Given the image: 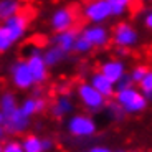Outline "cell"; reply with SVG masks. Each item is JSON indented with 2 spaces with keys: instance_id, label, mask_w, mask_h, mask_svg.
Instances as JSON below:
<instances>
[{
  "instance_id": "cell-1",
  "label": "cell",
  "mask_w": 152,
  "mask_h": 152,
  "mask_svg": "<svg viewBox=\"0 0 152 152\" xmlns=\"http://www.w3.org/2000/svg\"><path fill=\"white\" fill-rule=\"evenodd\" d=\"M30 27V17L25 12L0 22V55L10 51L17 43L25 38Z\"/></svg>"
},
{
  "instance_id": "cell-2",
  "label": "cell",
  "mask_w": 152,
  "mask_h": 152,
  "mask_svg": "<svg viewBox=\"0 0 152 152\" xmlns=\"http://www.w3.org/2000/svg\"><path fill=\"white\" fill-rule=\"evenodd\" d=\"M114 101L122 106V109L126 111V114H141L147 109L149 99L142 94V91L139 89V86H131L126 89H119L114 94Z\"/></svg>"
},
{
  "instance_id": "cell-3",
  "label": "cell",
  "mask_w": 152,
  "mask_h": 152,
  "mask_svg": "<svg viewBox=\"0 0 152 152\" xmlns=\"http://www.w3.org/2000/svg\"><path fill=\"white\" fill-rule=\"evenodd\" d=\"M76 96H78L80 103L83 104V107L88 113L96 114V113H99V111H103L107 104V99L104 98L89 81H81V83L76 86Z\"/></svg>"
},
{
  "instance_id": "cell-4",
  "label": "cell",
  "mask_w": 152,
  "mask_h": 152,
  "mask_svg": "<svg viewBox=\"0 0 152 152\" xmlns=\"http://www.w3.org/2000/svg\"><path fill=\"white\" fill-rule=\"evenodd\" d=\"M66 132L75 139H88L93 137L98 131V124H96L94 118L89 114H71L66 121Z\"/></svg>"
},
{
  "instance_id": "cell-5",
  "label": "cell",
  "mask_w": 152,
  "mask_h": 152,
  "mask_svg": "<svg viewBox=\"0 0 152 152\" xmlns=\"http://www.w3.org/2000/svg\"><path fill=\"white\" fill-rule=\"evenodd\" d=\"M113 43L116 48L132 50L141 43V33L127 20H121L113 28Z\"/></svg>"
},
{
  "instance_id": "cell-6",
  "label": "cell",
  "mask_w": 152,
  "mask_h": 152,
  "mask_svg": "<svg viewBox=\"0 0 152 152\" xmlns=\"http://www.w3.org/2000/svg\"><path fill=\"white\" fill-rule=\"evenodd\" d=\"M25 60H27L28 68H30L37 84L46 83L48 81V75H50V66L46 65V61H45L43 50L37 45L28 46L27 51H25Z\"/></svg>"
},
{
  "instance_id": "cell-7",
  "label": "cell",
  "mask_w": 152,
  "mask_h": 152,
  "mask_svg": "<svg viewBox=\"0 0 152 152\" xmlns=\"http://www.w3.org/2000/svg\"><path fill=\"white\" fill-rule=\"evenodd\" d=\"M8 75H10L12 84L18 89V91H28L37 86L33 75H31L30 68H28L27 60H15L8 68Z\"/></svg>"
},
{
  "instance_id": "cell-8",
  "label": "cell",
  "mask_w": 152,
  "mask_h": 152,
  "mask_svg": "<svg viewBox=\"0 0 152 152\" xmlns=\"http://www.w3.org/2000/svg\"><path fill=\"white\" fill-rule=\"evenodd\" d=\"M81 15L88 23H103L113 18L109 2L107 0H86L81 7Z\"/></svg>"
},
{
  "instance_id": "cell-9",
  "label": "cell",
  "mask_w": 152,
  "mask_h": 152,
  "mask_svg": "<svg viewBox=\"0 0 152 152\" xmlns=\"http://www.w3.org/2000/svg\"><path fill=\"white\" fill-rule=\"evenodd\" d=\"M80 35L86 38L94 48H104L113 42V30L103 23H88L80 30Z\"/></svg>"
},
{
  "instance_id": "cell-10",
  "label": "cell",
  "mask_w": 152,
  "mask_h": 152,
  "mask_svg": "<svg viewBox=\"0 0 152 152\" xmlns=\"http://www.w3.org/2000/svg\"><path fill=\"white\" fill-rule=\"evenodd\" d=\"M76 12L71 7H56L51 13H50V28L58 33V31H66L75 28L76 25Z\"/></svg>"
},
{
  "instance_id": "cell-11",
  "label": "cell",
  "mask_w": 152,
  "mask_h": 152,
  "mask_svg": "<svg viewBox=\"0 0 152 152\" xmlns=\"http://www.w3.org/2000/svg\"><path fill=\"white\" fill-rule=\"evenodd\" d=\"M30 126H31V118L23 113V111L20 109V106L17 107L13 113L5 116L4 127H5V131H7V134H10V136H20V134L27 132Z\"/></svg>"
},
{
  "instance_id": "cell-12",
  "label": "cell",
  "mask_w": 152,
  "mask_h": 152,
  "mask_svg": "<svg viewBox=\"0 0 152 152\" xmlns=\"http://www.w3.org/2000/svg\"><path fill=\"white\" fill-rule=\"evenodd\" d=\"M99 71L103 73L104 76H107L113 83H118L122 76L127 75V65L122 58H107L99 65Z\"/></svg>"
},
{
  "instance_id": "cell-13",
  "label": "cell",
  "mask_w": 152,
  "mask_h": 152,
  "mask_svg": "<svg viewBox=\"0 0 152 152\" xmlns=\"http://www.w3.org/2000/svg\"><path fill=\"white\" fill-rule=\"evenodd\" d=\"M48 111L51 114V118H55V119L68 118L75 111V103H73V99L68 94H58L53 99V103L50 104Z\"/></svg>"
},
{
  "instance_id": "cell-14",
  "label": "cell",
  "mask_w": 152,
  "mask_h": 152,
  "mask_svg": "<svg viewBox=\"0 0 152 152\" xmlns=\"http://www.w3.org/2000/svg\"><path fill=\"white\" fill-rule=\"evenodd\" d=\"M80 37V31L76 28H71V30H66V31H58V33H53L51 37V45L61 48L63 51L66 53H73L75 51V45H76V40Z\"/></svg>"
},
{
  "instance_id": "cell-15",
  "label": "cell",
  "mask_w": 152,
  "mask_h": 152,
  "mask_svg": "<svg viewBox=\"0 0 152 152\" xmlns=\"http://www.w3.org/2000/svg\"><path fill=\"white\" fill-rule=\"evenodd\" d=\"M88 81H89L106 99L114 98V94H116V83H113V81H111L107 76H104L99 69L94 73H91L89 78H88Z\"/></svg>"
},
{
  "instance_id": "cell-16",
  "label": "cell",
  "mask_w": 152,
  "mask_h": 152,
  "mask_svg": "<svg viewBox=\"0 0 152 152\" xmlns=\"http://www.w3.org/2000/svg\"><path fill=\"white\" fill-rule=\"evenodd\" d=\"M46 107H48V101L43 96H28V98H25L20 103V109L27 116H30V118L46 111Z\"/></svg>"
},
{
  "instance_id": "cell-17",
  "label": "cell",
  "mask_w": 152,
  "mask_h": 152,
  "mask_svg": "<svg viewBox=\"0 0 152 152\" xmlns=\"http://www.w3.org/2000/svg\"><path fill=\"white\" fill-rule=\"evenodd\" d=\"M43 56H45L46 65H48L50 68H55V66L61 65L63 61H66L68 53L63 51L61 48H58V46H55V45H50L43 50Z\"/></svg>"
},
{
  "instance_id": "cell-18",
  "label": "cell",
  "mask_w": 152,
  "mask_h": 152,
  "mask_svg": "<svg viewBox=\"0 0 152 152\" xmlns=\"http://www.w3.org/2000/svg\"><path fill=\"white\" fill-rule=\"evenodd\" d=\"M20 12H22L20 0H0V22L17 15Z\"/></svg>"
},
{
  "instance_id": "cell-19",
  "label": "cell",
  "mask_w": 152,
  "mask_h": 152,
  "mask_svg": "<svg viewBox=\"0 0 152 152\" xmlns=\"http://www.w3.org/2000/svg\"><path fill=\"white\" fill-rule=\"evenodd\" d=\"M18 106L20 104H18V99H17L15 93H12V91L2 93V96H0V111L4 113V116H8L10 113H13Z\"/></svg>"
},
{
  "instance_id": "cell-20",
  "label": "cell",
  "mask_w": 152,
  "mask_h": 152,
  "mask_svg": "<svg viewBox=\"0 0 152 152\" xmlns=\"http://www.w3.org/2000/svg\"><path fill=\"white\" fill-rule=\"evenodd\" d=\"M22 144L25 152H45L43 151V137H38L37 134H27L22 139Z\"/></svg>"
},
{
  "instance_id": "cell-21",
  "label": "cell",
  "mask_w": 152,
  "mask_h": 152,
  "mask_svg": "<svg viewBox=\"0 0 152 152\" xmlns=\"http://www.w3.org/2000/svg\"><path fill=\"white\" fill-rule=\"evenodd\" d=\"M109 2L111 12H113V18H124L129 13V5L126 0H107Z\"/></svg>"
},
{
  "instance_id": "cell-22",
  "label": "cell",
  "mask_w": 152,
  "mask_h": 152,
  "mask_svg": "<svg viewBox=\"0 0 152 152\" xmlns=\"http://www.w3.org/2000/svg\"><path fill=\"white\" fill-rule=\"evenodd\" d=\"M106 109H107V114H109V118L113 119V121H122L126 116V111L122 109V106H119L116 101H107L106 104Z\"/></svg>"
},
{
  "instance_id": "cell-23",
  "label": "cell",
  "mask_w": 152,
  "mask_h": 152,
  "mask_svg": "<svg viewBox=\"0 0 152 152\" xmlns=\"http://www.w3.org/2000/svg\"><path fill=\"white\" fill-rule=\"evenodd\" d=\"M149 69H151V68H149L147 65H136L129 71V75H131V78H132V81H134V84H136V86L145 78V75L149 73Z\"/></svg>"
},
{
  "instance_id": "cell-24",
  "label": "cell",
  "mask_w": 152,
  "mask_h": 152,
  "mask_svg": "<svg viewBox=\"0 0 152 152\" xmlns=\"http://www.w3.org/2000/svg\"><path fill=\"white\" fill-rule=\"evenodd\" d=\"M137 86H139V89L142 91V94H144L149 101H152V69H149L145 78L137 84Z\"/></svg>"
},
{
  "instance_id": "cell-25",
  "label": "cell",
  "mask_w": 152,
  "mask_h": 152,
  "mask_svg": "<svg viewBox=\"0 0 152 152\" xmlns=\"http://www.w3.org/2000/svg\"><path fill=\"white\" fill-rule=\"evenodd\" d=\"M93 50H94V46L88 42L84 37L80 35L78 40H76V45H75V53H78V55H89Z\"/></svg>"
},
{
  "instance_id": "cell-26",
  "label": "cell",
  "mask_w": 152,
  "mask_h": 152,
  "mask_svg": "<svg viewBox=\"0 0 152 152\" xmlns=\"http://www.w3.org/2000/svg\"><path fill=\"white\" fill-rule=\"evenodd\" d=\"M2 152H25L20 139H10L2 144Z\"/></svg>"
},
{
  "instance_id": "cell-27",
  "label": "cell",
  "mask_w": 152,
  "mask_h": 152,
  "mask_svg": "<svg viewBox=\"0 0 152 152\" xmlns=\"http://www.w3.org/2000/svg\"><path fill=\"white\" fill-rule=\"evenodd\" d=\"M142 25H144L145 30L152 33V5L142 13Z\"/></svg>"
},
{
  "instance_id": "cell-28",
  "label": "cell",
  "mask_w": 152,
  "mask_h": 152,
  "mask_svg": "<svg viewBox=\"0 0 152 152\" xmlns=\"http://www.w3.org/2000/svg\"><path fill=\"white\" fill-rule=\"evenodd\" d=\"M131 86H134V81H132V78H131V75L127 73V75L122 76L121 80L116 83V91H119V89H126V88H131Z\"/></svg>"
},
{
  "instance_id": "cell-29",
  "label": "cell",
  "mask_w": 152,
  "mask_h": 152,
  "mask_svg": "<svg viewBox=\"0 0 152 152\" xmlns=\"http://www.w3.org/2000/svg\"><path fill=\"white\" fill-rule=\"evenodd\" d=\"M55 149V141L50 139V137H43V151L45 152H50Z\"/></svg>"
},
{
  "instance_id": "cell-30",
  "label": "cell",
  "mask_w": 152,
  "mask_h": 152,
  "mask_svg": "<svg viewBox=\"0 0 152 152\" xmlns=\"http://www.w3.org/2000/svg\"><path fill=\"white\" fill-rule=\"evenodd\" d=\"M88 152H114L111 147H107V145H103V144H99V145H93L91 149Z\"/></svg>"
},
{
  "instance_id": "cell-31",
  "label": "cell",
  "mask_w": 152,
  "mask_h": 152,
  "mask_svg": "<svg viewBox=\"0 0 152 152\" xmlns=\"http://www.w3.org/2000/svg\"><path fill=\"white\" fill-rule=\"evenodd\" d=\"M114 55H116L118 58H126L127 55H129V50H126V48H116Z\"/></svg>"
},
{
  "instance_id": "cell-32",
  "label": "cell",
  "mask_w": 152,
  "mask_h": 152,
  "mask_svg": "<svg viewBox=\"0 0 152 152\" xmlns=\"http://www.w3.org/2000/svg\"><path fill=\"white\" fill-rule=\"evenodd\" d=\"M5 134H7V131H5V127H4V126H0V142L4 141Z\"/></svg>"
},
{
  "instance_id": "cell-33",
  "label": "cell",
  "mask_w": 152,
  "mask_h": 152,
  "mask_svg": "<svg viewBox=\"0 0 152 152\" xmlns=\"http://www.w3.org/2000/svg\"><path fill=\"white\" fill-rule=\"evenodd\" d=\"M4 122H5V116H4V113L0 111V126H4Z\"/></svg>"
},
{
  "instance_id": "cell-34",
  "label": "cell",
  "mask_w": 152,
  "mask_h": 152,
  "mask_svg": "<svg viewBox=\"0 0 152 152\" xmlns=\"http://www.w3.org/2000/svg\"><path fill=\"white\" fill-rule=\"evenodd\" d=\"M126 2H127V4H132V2H136V0H126Z\"/></svg>"
},
{
  "instance_id": "cell-35",
  "label": "cell",
  "mask_w": 152,
  "mask_h": 152,
  "mask_svg": "<svg viewBox=\"0 0 152 152\" xmlns=\"http://www.w3.org/2000/svg\"><path fill=\"white\" fill-rule=\"evenodd\" d=\"M145 4H152V0H144Z\"/></svg>"
},
{
  "instance_id": "cell-36",
  "label": "cell",
  "mask_w": 152,
  "mask_h": 152,
  "mask_svg": "<svg viewBox=\"0 0 152 152\" xmlns=\"http://www.w3.org/2000/svg\"><path fill=\"white\" fill-rule=\"evenodd\" d=\"M0 152H2V144H0Z\"/></svg>"
},
{
  "instance_id": "cell-37",
  "label": "cell",
  "mask_w": 152,
  "mask_h": 152,
  "mask_svg": "<svg viewBox=\"0 0 152 152\" xmlns=\"http://www.w3.org/2000/svg\"><path fill=\"white\" fill-rule=\"evenodd\" d=\"M131 152H136V151H131Z\"/></svg>"
}]
</instances>
